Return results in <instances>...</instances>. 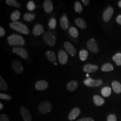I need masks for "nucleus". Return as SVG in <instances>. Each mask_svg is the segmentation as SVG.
<instances>
[{
	"mask_svg": "<svg viewBox=\"0 0 121 121\" xmlns=\"http://www.w3.org/2000/svg\"><path fill=\"white\" fill-rule=\"evenodd\" d=\"M48 26L51 29H54L56 26V19L54 17L51 18L48 22Z\"/></svg>",
	"mask_w": 121,
	"mask_h": 121,
	"instance_id": "34",
	"label": "nucleus"
},
{
	"mask_svg": "<svg viewBox=\"0 0 121 121\" xmlns=\"http://www.w3.org/2000/svg\"><path fill=\"white\" fill-rule=\"evenodd\" d=\"M5 34V32L4 29L2 27H0V36L3 37Z\"/></svg>",
	"mask_w": 121,
	"mask_h": 121,
	"instance_id": "40",
	"label": "nucleus"
},
{
	"mask_svg": "<svg viewBox=\"0 0 121 121\" xmlns=\"http://www.w3.org/2000/svg\"><path fill=\"white\" fill-rule=\"evenodd\" d=\"M8 43L12 46H23L25 42L24 39L19 35L13 34L8 37Z\"/></svg>",
	"mask_w": 121,
	"mask_h": 121,
	"instance_id": "2",
	"label": "nucleus"
},
{
	"mask_svg": "<svg viewBox=\"0 0 121 121\" xmlns=\"http://www.w3.org/2000/svg\"><path fill=\"white\" fill-rule=\"evenodd\" d=\"M0 121H9V119L6 115L2 114L0 116Z\"/></svg>",
	"mask_w": 121,
	"mask_h": 121,
	"instance_id": "38",
	"label": "nucleus"
},
{
	"mask_svg": "<svg viewBox=\"0 0 121 121\" xmlns=\"http://www.w3.org/2000/svg\"><path fill=\"white\" fill-rule=\"evenodd\" d=\"M45 55L50 62L55 63L56 61V56L55 52L52 51H48L46 52Z\"/></svg>",
	"mask_w": 121,
	"mask_h": 121,
	"instance_id": "19",
	"label": "nucleus"
},
{
	"mask_svg": "<svg viewBox=\"0 0 121 121\" xmlns=\"http://www.w3.org/2000/svg\"><path fill=\"white\" fill-rule=\"evenodd\" d=\"M77 121H94V120L91 117H86L80 119Z\"/></svg>",
	"mask_w": 121,
	"mask_h": 121,
	"instance_id": "39",
	"label": "nucleus"
},
{
	"mask_svg": "<svg viewBox=\"0 0 121 121\" xmlns=\"http://www.w3.org/2000/svg\"><path fill=\"white\" fill-rule=\"evenodd\" d=\"M79 56L81 60L84 61L87 59L88 56V53L86 49H82L79 52Z\"/></svg>",
	"mask_w": 121,
	"mask_h": 121,
	"instance_id": "30",
	"label": "nucleus"
},
{
	"mask_svg": "<svg viewBox=\"0 0 121 121\" xmlns=\"http://www.w3.org/2000/svg\"><path fill=\"white\" fill-rule=\"evenodd\" d=\"M107 121H117V118L115 114H110L107 117Z\"/></svg>",
	"mask_w": 121,
	"mask_h": 121,
	"instance_id": "37",
	"label": "nucleus"
},
{
	"mask_svg": "<svg viewBox=\"0 0 121 121\" xmlns=\"http://www.w3.org/2000/svg\"><path fill=\"white\" fill-rule=\"evenodd\" d=\"M82 1L83 4H84L85 6H87V5L89 4V0H82Z\"/></svg>",
	"mask_w": 121,
	"mask_h": 121,
	"instance_id": "42",
	"label": "nucleus"
},
{
	"mask_svg": "<svg viewBox=\"0 0 121 121\" xmlns=\"http://www.w3.org/2000/svg\"><path fill=\"white\" fill-rule=\"evenodd\" d=\"M74 9L76 12L78 13H81L82 11V5L79 1H76L74 4Z\"/></svg>",
	"mask_w": 121,
	"mask_h": 121,
	"instance_id": "33",
	"label": "nucleus"
},
{
	"mask_svg": "<svg viewBox=\"0 0 121 121\" xmlns=\"http://www.w3.org/2000/svg\"><path fill=\"white\" fill-rule=\"evenodd\" d=\"M3 108V105L0 103V110H1Z\"/></svg>",
	"mask_w": 121,
	"mask_h": 121,
	"instance_id": "43",
	"label": "nucleus"
},
{
	"mask_svg": "<svg viewBox=\"0 0 121 121\" xmlns=\"http://www.w3.org/2000/svg\"><path fill=\"white\" fill-rule=\"evenodd\" d=\"M116 21L117 22L121 25V15H118L116 18Z\"/></svg>",
	"mask_w": 121,
	"mask_h": 121,
	"instance_id": "41",
	"label": "nucleus"
},
{
	"mask_svg": "<svg viewBox=\"0 0 121 121\" xmlns=\"http://www.w3.org/2000/svg\"><path fill=\"white\" fill-rule=\"evenodd\" d=\"M0 98L1 99H6V100H11V96L4 93H0Z\"/></svg>",
	"mask_w": 121,
	"mask_h": 121,
	"instance_id": "36",
	"label": "nucleus"
},
{
	"mask_svg": "<svg viewBox=\"0 0 121 121\" xmlns=\"http://www.w3.org/2000/svg\"><path fill=\"white\" fill-rule=\"evenodd\" d=\"M84 84L89 87H97L102 84L103 81L101 79H94L91 78H87L84 81Z\"/></svg>",
	"mask_w": 121,
	"mask_h": 121,
	"instance_id": "5",
	"label": "nucleus"
},
{
	"mask_svg": "<svg viewBox=\"0 0 121 121\" xmlns=\"http://www.w3.org/2000/svg\"><path fill=\"white\" fill-rule=\"evenodd\" d=\"M69 33L70 35L73 38H77L79 35L78 30L73 26H71L69 28Z\"/></svg>",
	"mask_w": 121,
	"mask_h": 121,
	"instance_id": "28",
	"label": "nucleus"
},
{
	"mask_svg": "<svg viewBox=\"0 0 121 121\" xmlns=\"http://www.w3.org/2000/svg\"><path fill=\"white\" fill-rule=\"evenodd\" d=\"M43 7L45 12L47 13H51L53 10V5L51 0H46L44 1Z\"/></svg>",
	"mask_w": 121,
	"mask_h": 121,
	"instance_id": "17",
	"label": "nucleus"
},
{
	"mask_svg": "<svg viewBox=\"0 0 121 121\" xmlns=\"http://www.w3.org/2000/svg\"><path fill=\"white\" fill-rule=\"evenodd\" d=\"M20 111L24 121H32V116L27 108L24 106H22L20 108Z\"/></svg>",
	"mask_w": 121,
	"mask_h": 121,
	"instance_id": "6",
	"label": "nucleus"
},
{
	"mask_svg": "<svg viewBox=\"0 0 121 121\" xmlns=\"http://www.w3.org/2000/svg\"><path fill=\"white\" fill-rule=\"evenodd\" d=\"M93 101L95 105L98 106L103 105L105 102L104 99L103 98H102L99 95H94Z\"/></svg>",
	"mask_w": 121,
	"mask_h": 121,
	"instance_id": "22",
	"label": "nucleus"
},
{
	"mask_svg": "<svg viewBox=\"0 0 121 121\" xmlns=\"http://www.w3.org/2000/svg\"><path fill=\"white\" fill-rule=\"evenodd\" d=\"M112 86L113 91L116 93L119 94L121 92V83L117 81H114L112 83Z\"/></svg>",
	"mask_w": 121,
	"mask_h": 121,
	"instance_id": "23",
	"label": "nucleus"
},
{
	"mask_svg": "<svg viewBox=\"0 0 121 121\" xmlns=\"http://www.w3.org/2000/svg\"><path fill=\"white\" fill-rule=\"evenodd\" d=\"M99 69V67L97 65L87 64L83 66V70L87 73H91L97 71Z\"/></svg>",
	"mask_w": 121,
	"mask_h": 121,
	"instance_id": "14",
	"label": "nucleus"
},
{
	"mask_svg": "<svg viewBox=\"0 0 121 121\" xmlns=\"http://www.w3.org/2000/svg\"><path fill=\"white\" fill-rule=\"evenodd\" d=\"M11 66L14 71L16 73H22L23 70L22 63L17 60H13L11 63Z\"/></svg>",
	"mask_w": 121,
	"mask_h": 121,
	"instance_id": "9",
	"label": "nucleus"
},
{
	"mask_svg": "<svg viewBox=\"0 0 121 121\" xmlns=\"http://www.w3.org/2000/svg\"><path fill=\"white\" fill-rule=\"evenodd\" d=\"M111 93V89L108 86L103 87L101 90V94L104 97H108Z\"/></svg>",
	"mask_w": 121,
	"mask_h": 121,
	"instance_id": "29",
	"label": "nucleus"
},
{
	"mask_svg": "<svg viewBox=\"0 0 121 121\" xmlns=\"http://www.w3.org/2000/svg\"><path fill=\"white\" fill-rule=\"evenodd\" d=\"M13 52L17 54V55L21 56L22 58L26 59L28 57V53L26 50L22 48H13L12 49Z\"/></svg>",
	"mask_w": 121,
	"mask_h": 121,
	"instance_id": "11",
	"label": "nucleus"
},
{
	"mask_svg": "<svg viewBox=\"0 0 121 121\" xmlns=\"http://www.w3.org/2000/svg\"><path fill=\"white\" fill-rule=\"evenodd\" d=\"M101 70L104 72H109L113 69V66L112 64L107 63L103 65L101 67Z\"/></svg>",
	"mask_w": 121,
	"mask_h": 121,
	"instance_id": "27",
	"label": "nucleus"
},
{
	"mask_svg": "<svg viewBox=\"0 0 121 121\" xmlns=\"http://www.w3.org/2000/svg\"><path fill=\"white\" fill-rule=\"evenodd\" d=\"M54 65H57V63H56H56H54Z\"/></svg>",
	"mask_w": 121,
	"mask_h": 121,
	"instance_id": "45",
	"label": "nucleus"
},
{
	"mask_svg": "<svg viewBox=\"0 0 121 121\" xmlns=\"http://www.w3.org/2000/svg\"><path fill=\"white\" fill-rule=\"evenodd\" d=\"M58 57L59 61L61 64L65 65L67 62L68 57L66 52L65 51L63 50H60L58 52Z\"/></svg>",
	"mask_w": 121,
	"mask_h": 121,
	"instance_id": "10",
	"label": "nucleus"
},
{
	"mask_svg": "<svg viewBox=\"0 0 121 121\" xmlns=\"http://www.w3.org/2000/svg\"><path fill=\"white\" fill-rule=\"evenodd\" d=\"M26 7L27 9L30 11H32L34 10L35 8V5L34 2L32 0L29 1L26 4Z\"/></svg>",
	"mask_w": 121,
	"mask_h": 121,
	"instance_id": "35",
	"label": "nucleus"
},
{
	"mask_svg": "<svg viewBox=\"0 0 121 121\" xmlns=\"http://www.w3.org/2000/svg\"><path fill=\"white\" fill-rule=\"evenodd\" d=\"M64 47L66 51L69 55L71 56H74L76 54V50L74 47L73 46V45H72L68 41L65 42V43L64 44Z\"/></svg>",
	"mask_w": 121,
	"mask_h": 121,
	"instance_id": "8",
	"label": "nucleus"
},
{
	"mask_svg": "<svg viewBox=\"0 0 121 121\" xmlns=\"http://www.w3.org/2000/svg\"><path fill=\"white\" fill-rule=\"evenodd\" d=\"M10 27L13 30L17 32L25 35H28L30 33V30L25 24L21 22H13L9 24Z\"/></svg>",
	"mask_w": 121,
	"mask_h": 121,
	"instance_id": "1",
	"label": "nucleus"
},
{
	"mask_svg": "<svg viewBox=\"0 0 121 121\" xmlns=\"http://www.w3.org/2000/svg\"><path fill=\"white\" fill-rule=\"evenodd\" d=\"M20 16H21L20 12L18 10H16L13 11V13H11L10 15V18H11V19L13 21L17 22V20L19 19V18L20 17Z\"/></svg>",
	"mask_w": 121,
	"mask_h": 121,
	"instance_id": "25",
	"label": "nucleus"
},
{
	"mask_svg": "<svg viewBox=\"0 0 121 121\" xmlns=\"http://www.w3.org/2000/svg\"><path fill=\"white\" fill-rule=\"evenodd\" d=\"M78 82L75 80L71 81L68 83L66 87L67 89L70 91H75L78 86Z\"/></svg>",
	"mask_w": 121,
	"mask_h": 121,
	"instance_id": "20",
	"label": "nucleus"
},
{
	"mask_svg": "<svg viewBox=\"0 0 121 121\" xmlns=\"http://www.w3.org/2000/svg\"><path fill=\"white\" fill-rule=\"evenodd\" d=\"M118 6H119V7L121 8V0L119 1L118 2Z\"/></svg>",
	"mask_w": 121,
	"mask_h": 121,
	"instance_id": "44",
	"label": "nucleus"
},
{
	"mask_svg": "<svg viewBox=\"0 0 121 121\" xmlns=\"http://www.w3.org/2000/svg\"><path fill=\"white\" fill-rule=\"evenodd\" d=\"M60 22L61 27L63 30H66L69 27V21L67 16L65 14L60 17Z\"/></svg>",
	"mask_w": 121,
	"mask_h": 121,
	"instance_id": "18",
	"label": "nucleus"
},
{
	"mask_svg": "<svg viewBox=\"0 0 121 121\" xmlns=\"http://www.w3.org/2000/svg\"><path fill=\"white\" fill-rule=\"evenodd\" d=\"M74 22L76 25L79 28L85 29L86 28V24L83 19L80 17H77L74 20Z\"/></svg>",
	"mask_w": 121,
	"mask_h": 121,
	"instance_id": "21",
	"label": "nucleus"
},
{
	"mask_svg": "<svg viewBox=\"0 0 121 121\" xmlns=\"http://www.w3.org/2000/svg\"><path fill=\"white\" fill-rule=\"evenodd\" d=\"M81 112L80 109L78 108H73L69 112L68 119L70 121H72L74 120L78 116Z\"/></svg>",
	"mask_w": 121,
	"mask_h": 121,
	"instance_id": "16",
	"label": "nucleus"
},
{
	"mask_svg": "<svg viewBox=\"0 0 121 121\" xmlns=\"http://www.w3.org/2000/svg\"><path fill=\"white\" fill-rule=\"evenodd\" d=\"M112 59L116 62L117 65H121V53H117L113 56Z\"/></svg>",
	"mask_w": 121,
	"mask_h": 121,
	"instance_id": "31",
	"label": "nucleus"
},
{
	"mask_svg": "<svg viewBox=\"0 0 121 121\" xmlns=\"http://www.w3.org/2000/svg\"><path fill=\"white\" fill-rule=\"evenodd\" d=\"M35 17L34 13H26L23 15V19L26 22H30L34 20Z\"/></svg>",
	"mask_w": 121,
	"mask_h": 121,
	"instance_id": "26",
	"label": "nucleus"
},
{
	"mask_svg": "<svg viewBox=\"0 0 121 121\" xmlns=\"http://www.w3.org/2000/svg\"><path fill=\"white\" fill-rule=\"evenodd\" d=\"M87 47L89 50L92 52L97 53L99 51L96 42L94 39H90L87 42Z\"/></svg>",
	"mask_w": 121,
	"mask_h": 121,
	"instance_id": "7",
	"label": "nucleus"
},
{
	"mask_svg": "<svg viewBox=\"0 0 121 121\" xmlns=\"http://www.w3.org/2000/svg\"><path fill=\"white\" fill-rule=\"evenodd\" d=\"M48 82L45 80H39L35 84V88L39 91H43L46 89L48 87Z\"/></svg>",
	"mask_w": 121,
	"mask_h": 121,
	"instance_id": "12",
	"label": "nucleus"
},
{
	"mask_svg": "<svg viewBox=\"0 0 121 121\" xmlns=\"http://www.w3.org/2000/svg\"><path fill=\"white\" fill-rule=\"evenodd\" d=\"M32 32L33 35L36 36L42 34L44 32L43 26L40 24H36L33 29Z\"/></svg>",
	"mask_w": 121,
	"mask_h": 121,
	"instance_id": "15",
	"label": "nucleus"
},
{
	"mask_svg": "<svg viewBox=\"0 0 121 121\" xmlns=\"http://www.w3.org/2000/svg\"><path fill=\"white\" fill-rule=\"evenodd\" d=\"M39 112L43 114L50 112L52 108L51 104L47 101L41 102L39 105Z\"/></svg>",
	"mask_w": 121,
	"mask_h": 121,
	"instance_id": "4",
	"label": "nucleus"
},
{
	"mask_svg": "<svg viewBox=\"0 0 121 121\" xmlns=\"http://www.w3.org/2000/svg\"><path fill=\"white\" fill-rule=\"evenodd\" d=\"M113 13V9L112 7H108L104 11L103 15V18L104 21L108 22L109 21L111 17H112Z\"/></svg>",
	"mask_w": 121,
	"mask_h": 121,
	"instance_id": "13",
	"label": "nucleus"
},
{
	"mask_svg": "<svg viewBox=\"0 0 121 121\" xmlns=\"http://www.w3.org/2000/svg\"><path fill=\"white\" fill-rule=\"evenodd\" d=\"M86 76H87V77H88V76L89 77V75H88V74H86Z\"/></svg>",
	"mask_w": 121,
	"mask_h": 121,
	"instance_id": "46",
	"label": "nucleus"
},
{
	"mask_svg": "<svg viewBox=\"0 0 121 121\" xmlns=\"http://www.w3.org/2000/svg\"><path fill=\"white\" fill-rule=\"evenodd\" d=\"M6 3L9 6L15 7L17 8H19L21 7V4L15 0H6Z\"/></svg>",
	"mask_w": 121,
	"mask_h": 121,
	"instance_id": "24",
	"label": "nucleus"
},
{
	"mask_svg": "<svg viewBox=\"0 0 121 121\" xmlns=\"http://www.w3.org/2000/svg\"><path fill=\"white\" fill-rule=\"evenodd\" d=\"M43 40L48 46L53 47L56 43L55 36L51 32H46L43 35Z\"/></svg>",
	"mask_w": 121,
	"mask_h": 121,
	"instance_id": "3",
	"label": "nucleus"
},
{
	"mask_svg": "<svg viewBox=\"0 0 121 121\" xmlns=\"http://www.w3.org/2000/svg\"><path fill=\"white\" fill-rule=\"evenodd\" d=\"M0 89L2 91H6L8 89V85L1 76H0Z\"/></svg>",
	"mask_w": 121,
	"mask_h": 121,
	"instance_id": "32",
	"label": "nucleus"
}]
</instances>
